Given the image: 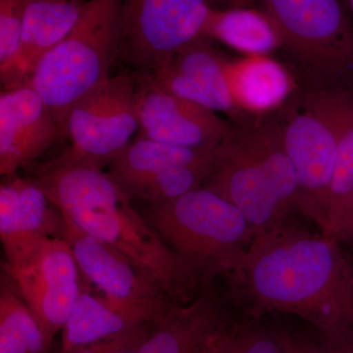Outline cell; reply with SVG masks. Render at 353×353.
<instances>
[{
    "label": "cell",
    "mask_w": 353,
    "mask_h": 353,
    "mask_svg": "<svg viewBox=\"0 0 353 353\" xmlns=\"http://www.w3.org/2000/svg\"><path fill=\"white\" fill-rule=\"evenodd\" d=\"M138 82L131 71L110 76L70 111L65 155L97 169L111 162L139 132Z\"/></svg>",
    "instance_id": "cell-9"
},
{
    "label": "cell",
    "mask_w": 353,
    "mask_h": 353,
    "mask_svg": "<svg viewBox=\"0 0 353 353\" xmlns=\"http://www.w3.org/2000/svg\"><path fill=\"white\" fill-rule=\"evenodd\" d=\"M85 6L72 0L30 1L17 53L9 69L0 75L3 90L27 83L39 62L73 30Z\"/></svg>",
    "instance_id": "cell-17"
},
{
    "label": "cell",
    "mask_w": 353,
    "mask_h": 353,
    "mask_svg": "<svg viewBox=\"0 0 353 353\" xmlns=\"http://www.w3.org/2000/svg\"><path fill=\"white\" fill-rule=\"evenodd\" d=\"M353 212V127L345 134L339 150L336 166L325 205L321 230L332 236Z\"/></svg>",
    "instance_id": "cell-24"
},
{
    "label": "cell",
    "mask_w": 353,
    "mask_h": 353,
    "mask_svg": "<svg viewBox=\"0 0 353 353\" xmlns=\"http://www.w3.org/2000/svg\"><path fill=\"white\" fill-rule=\"evenodd\" d=\"M263 318L232 320L221 334V353H283L277 328L265 325Z\"/></svg>",
    "instance_id": "cell-25"
},
{
    "label": "cell",
    "mask_w": 353,
    "mask_h": 353,
    "mask_svg": "<svg viewBox=\"0 0 353 353\" xmlns=\"http://www.w3.org/2000/svg\"><path fill=\"white\" fill-rule=\"evenodd\" d=\"M282 122L299 185V213L319 228L341 141L353 127V94L322 87L294 101Z\"/></svg>",
    "instance_id": "cell-6"
},
{
    "label": "cell",
    "mask_w": 353,
    "mask_h": 353,
    "mask_svg": "<svg viewBox=\"0 0 353 353\" xmlns=\"http://www.w3.org/2000/svg\"><path fill=\"white\" fill-rule=\"evenodd\" d=\"M134 75L138 82L137 136L188 148H213L231 130V125L214 111L166 92L150 77Z\"/></svg>",
    "instance_id": "cell-12"
},
{
    "label": "cell",
    "mask_w": 353,
    "mask_h": 353,
    "mask_svg": "<svg viewBox=\"0 0 353 353\" xmlns=\"http://www.w3.org/2000/svg\"><path fill=\"white\" fill-rule=\"evenodd\" d=\"M283 48L336 80L353 71V26L339 0H263Z\"/></svg>",
    "instance_id": "cell-8"
},
{
    "label": "cell",
    "mask_w": 353,
    "mask_h": 353,
    "mask_svg": "<svg viewBox=\"0 0 353 353\" xmlns=\"http://www.w3.org/2000/svg\"><path fill=\"white\" fill-rule=\"evenodd\" d=\"M223 1H226L228 3L234 4L236 7L240 6H245V4L250 3V2L253 1V0H223Z\"/></svg>",
    "instance_id": "cell-32"
},
{
    "label": "cell",
    "mask_w": 353,
    "mask_h": 353,
    "mask_svg": "<svg viewBox=\"0 0 353 353\" xmlns=\"http://www.w3.org/2000/svg\"><path fill=\"white\" fill-rule=\"evenodd\" d=\"M31 0H0V75L12 64Z\"/></svg>",
    "instance_id": "cell-26"
},
{
    "label": "cell",
    "mask_w": 353,
    "mask_h": 353,
    "mask_svg": "<svg viewBox=\"0 0 353 353\" xmlns=\"http://www.w3.org/2000/svg\"><path fill=\"white\" fill-rule=\"evenodd\" d=\"M224 280L243 315L292 316L323 339L353 332V262L336 239L294 217L255 234Z\"/></svg>",
    "instance_id": "cell-1"
},
{
    "label": "cell",
    "mask_w": 353,
    "mask_h": 353,
    "mask_svg": "<svg viewBox=\"0 0 353 353\" xmlns=\"http://www.w3.org/2000/svg\"><path fill=\"white\" fill-rule=\"evenodd\" d=\"M51 345L52 341L46 336L9 274L8 277H2L0 353H50Z\"/></svg>",
    "instance_id": "cell-22"
},
{
    "label": "cell",
    "mask_w": 353,
    "mask_h": 353,
    "mask_svg": "<svg viewBox=\"0 0 353 353\" xmlns=\"http://www.w3.org/2000/svg\"><path fill=\"white\" fill-rule=\"evenodd\" d=\"M348 3H350V7H352V9L353 10V0H347Z\"/></svg>",
    "instance_id": "cell-34"
},
{
    "label": "cell",
    "mask_w": 353,
    "mask_h": 353,
    "mask_svg": "<svg viewBox=\"0 0 353 353\" xmlns=\"http://www.w3.org/2000/svg\"><path fill=\"white\" fill-rule=\"evenodd\" d=\"M213 161V159H212ZM212 161L208 163L181 166L161 172L122 190L130 201H141L148 204H160L199 189L210 172Z\"/></svg>",
    "instance_id": "cell-23"
},
{
    "label": "cell",
    "mask_w": 353,
    "mask_h": 353,
    "mask_svg": "<svg viewBox=\"0 0 353 353\" xmlns=\"http://www.w3.org/2000/svg\"><path fill=\"white\" fill-rule=\"evenodd\" d=\"M332 238L336 239L353 262V212L334 231Z\"/></svg>",
    "instance_id": "cell-29"
},
{
    "label": "cell",
    "mask_w": 353,
    "mask_h": 353,
    "mask_svg": "<svg viewBox=\"0 0 353 353\" xmlns=\"http://www.w3.org/2000/svg\"><path fill=\"white\" fill-rule=\"evenodd\" d=\"M222 331H221L220 333L218 334L214 339H213V341H211V343L209 345L208 350H206V352L204 353H221L220 336L221 333H222Z\"/></svg>",
    "instance_id": "cell-31"
},
{
    "label": "cell",
    "mask_w": 353,
    "mask_h": 353,
    "mask_svg": "<svg viewBox=\"0 0 353 353\" xmlns=\"http://www.w3.org/2000/svg\"><path fill=\"white\" fill-rule=\"evenodd\" d=\"M202 187L236 206L255 234L299 212L297 174L282 123L262 120L232 126L216 148Z\"/></svg>",
    "instance_id": "cell-3"
},
{
    "label": "cell",
    "mask_w": 353,
    "mask_h": 353,
    "mask_svg": "<svg viewBox=\"0 0 353 353\" xmlns=\"http://www.w3.org/2000/svg\"><path fill=\"white\" fill-rule=\"evenodd\" d=\"M7 272L50 341L66 324L82 292L81 270L64 239H44L7 263Z\"/></svg>",
    "instance_id": "cell-11"
},
{
    "label": "cell",
    "mask_w": 353,
    "mask_h": 353,
    "mask_svg": "<svg viewBox=\"0 0 353 353\" xmlns=\"http://www.w3.org/2000/svg\"><path fill=\"white\" fill-rule=\"evenodd\" d=\"M201 38L176 51L159 68L145 74L166 92L216 113L239 118L223 69L222 57Z\"/></svg>",
    "instance_id": "cell-16"
},
{
    "label": "cell",
    "mask_w": 353,
    "mask_h": 353,
    "mask_svg": "<svg viewBox=\"0 0 353 353\" xmlns=\"http://www.w3.org/2000/svg\"><path fill=\"white\" fill-rule=\"evenodd\" d=\"M66 224L59 209L32 178L17 173L0 185V240L7 263L44 239H64Z\"/></svg>",
    "instance_id": "cell-15"
},
{
    "label": "cell",
    "mask_w": 353,
    "mask_h": 353,
    "mask_svg": "<svg viewBox=\"0 0 353 353\" xmlns=\"http://www.w3.org/2000/svg\"><path fill=\"white\" fill-rule=\"evenodd\" d=\"M34 180L64 219L143 267L175 304L194 301L208 281L166 245L108 173L59 157Z\"/></svg>",
    "instance_id": "cell-2"
},
{
    "label": "cell",
    "mask_w": 353,
    "mask_h": 353,
    "mask_svg": "<svg viewBox=\"0 0 353 353\" xmlns=\"http://www.w3.org/2000/svg\"><path fill=\"white\" fill-rule=\"evenodd\" d=\"M153 324L154 323L141 325L126 333L60 353H137L141 343L150 334Z\"/></svg>",
    "instance_id": "cell-27"
},
{
    "label": "cell",
    "mask_w": 353,
    "mask_h": 353,
    "mask_svg": "<svg viewBox=\"0 0 353 353\" xmlns=\"http://www.w3.org/2000/svg\"><path fill=\"white\" fill-rule=\"evenodd\" d=\"M209 0H122L116 62L152 73L176 51L204 38Z\"/></svg>",
    "instance_id": "cell-7"
},
{
    "label": "cell",
    "mask_w": 353,
    "mask_h": 353,
    "mask_svg": "<svg viewBox=\"0 0 353 353\" xmlns=\"http://www.w3.org/2000/svg\"><path fill=\"white\" fill-rule=\"evenodd\" d=\"M59 137L54 117L41 95L27 85L0 94V175L26 168Z\"/></svg>",
    "instance_id": "cell-14"
},
{
    "label": "cell",
    "mask_w": 353,
    "mask_h": 353,
    "mask_svg": "<svg viewBox=\"0 0 353 353\" xmlns=\"http://www.w3.org/2000/svg\"><path fill=\"white\" fill-rule=\"evenodd\" d=\"M122 0H88L68 36L37 65L25 85L50 108L61 137L77 102L110 77L116 62Z\"/></svg>",
    "instance_id": "cell-5"
},
{
    "label": "cell",
    "mask_w": 353,
    "mask_h": 353,
    "mask_svg": "<svg viewBox=\"0 0 353 353\" xmlns=\"http://www.w3.org/2000/svg\"><path fill=\"white\" fill-rule=\"evenodd\" d=\"M216 148H188L137 136L111 162L108 174L122 190L169 169L208 163Z\"/></svg>",
    "instance_id": "cell-19"
},
{
    "label": "cell",
    "mask_w": 353,
    "mask_h": 353,
    "mask_svg": "<svg viewBox=\"0 0 353 353\" xmlns=\"http://www.w3.org/2000/svg\"><path fill=\"white\" fill-rule=\"evenodd\" d=\"M143 217L209 282L229 275L255 236L240 209L204 187L163 203L148 204Z\"/></svg>",
    "instance_id": "cell-4"
},
{
    "label": "cell",
    "mask_w": 353,
    "mask_h": 353,
    "mask_svg": "<svg viewBox=\"0 0 353 353\" xmlns=\"http://www.w3.org/2000/svg\"><path fill=\"white\" fill-rule=\"evenodd\" d=\"M72 1L75 2L77 4H80V6H83V4H85L88 0H72Z\"/></svg>",
    "instance_id": "cell-33"
},
{
    "label": "cell",
    "mask_w": 353,
    "mask_h": 353,
    "mask_svg": "<svg viewBox=\"0 0 353 353\" xmlns=\"http://www.w3.org/2000/svg\"><path fill=\"white\" fill-rule=\"evenodd\" d=\"M323 340L326 341L331 353H353V332Z\"/></svg>",
    "instance_id": "cell-30"
},
{
    "label": "cell",
    "mask_w": 353,
    "mask_h": 353,
    "mask_svg": "<svg viewBox=\"0 0 353 353\" xmlns=\"http://www.w3.org/2000/svg\"><path fill=\"white\" fill-rule=\"evenodd\" d=\"M232 101L239 113L265 115L282 106L294 92L287 69L270 55L222 57Z\"/></svg>",
    "instance_id": "cell-18"
},
{
    "label": "cell",
    "mask_w": 353,
    "mask_h": 353,
    "mask_svg": "<svg viewBox=\"0 0 353 353\" xmlns=\"http://www.w3.org/2000/svg\"><path fill=\"white\" fill-rule=\"evenodd\" d=\"M233 307L226 288L206 283L194 301L175 304L153 324L137 353H204L233 320Z\"/></svg>",
    "instance_id": "cell-13"
},
{
    "label": "cell",
    "mask_w": 353,
    "mask_h": 353,
    "mask_svg": "<svg viewBox=\"0 0 353 353\" xmlns=\"http://www.w3.org/2000/svg\"><path fill=\"white\" fill-rule=\"evenodd\" d=\"M277 331L283 353H331L326 341L317 333L310 336L290 329L277 328Z\"/></svg>",
    "instance_id": "cell-28"
},
{
    "label": "cell",
    "mask_w": 353,
    "mask_h": 353,
    "mask_svg": "<svg viewBox=\"0 0 353 353\" xmlns=\"http://www.w3.org/2000/svg\"><path fill=\"white\" fill-rule=\"evenodd\" d=\"M145 324L150 323L139 321L83 288L62 329L61 352L105 340Z\"/></svg>",
    "instance_id": "cell-21"
},
{
    "label": "cell",
    "mask_w": 353,
    "mask_h": 353,
    "mask_svg": "<svg viewBox=\"0 0 353 353\" xmlns=\"http://www.w3.org/2000/svg\"><path fill=\"white\" fill-rule=\"evenodd\" d=\"M203 37L214 39L243 57L270 55L282 48L277 29L266 13L254 9L213 8L204 28Z\"/></svg>",
    "instance_id": "cell-20"
},
{
    "label": "cell",
    "mask_w": 353,
    "mask_h": 353,
    "mask_svg": "<svg viewBox=\"0 0 353 353\" xmlns=\"http://www.w3.org/2000/svg\"><path fill=\"white\" fill-rule=\"evenodd\" d=\"M64 220V240L83 277L99 290V296L143 323L157 322L175 305L143 267Z\"/></svg>",
    "instance_id": "cell-10"
}]
</instances>
